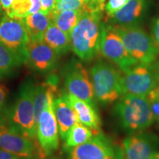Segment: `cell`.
<instances>
[{"instance_id": "obj_1", "label": "cell", "mask_w": 159, "mask_h": 159, "mask_svg": "<svg viewBox=\"0 0 159 159\" xmlns=\"http://www.w3.org/2000/svg\"><path fill=\"white\" fill-rule=\"evenodd\" d=\"M102 11L85 10L71 33V50L81 61H92L99 52Z\"/></svg>"}, {"instance_id": "obj_2", "label": "cell", "mask_w": 159, "mask_h": 159, "mask_svg": "<svg viewBox=\"0 0 159 159\" xmlns=\"http://www.w3.org/2000/svg\"><path fill=\"white\" fill-rule=\"evenodd\" d=\"M113 115L117 124L127 134L146 130L155 119L146 97L123 94L113 107Z\"/></svg>"}, {"instance_id": "obj_3", "label": "cell", "mask_w": 159, "mask_h": 159, "mask_svg": "<svg viewBox=\"0 0 159 159\" xmlns=\"http://www.w3.org/2000/svg\"><path fill=\"white\" fill-rule=\"evenodd\" d=\"M34 87L30 82L24 83L16 102L5 111L7 123L23 136L37 140V126L34 112Z\"/></svg>"}, {"instance_id": "obj_4", "label": "cell", "mask_w": 159, "mask_h": 159, "mask_svg": "<svg viewBox=\"0 0 159 159\" xmlns=\"http://www.w3.org/2000/svg\"><path fill=\"white\" fill-rule=\"evenodd\" d=\"M122 75L111 63L99 61L90 69V78L96 101L102 106L115 103L123 95Z\"/></svg>"}, {"instance_id": "obj_5", "label": "cell", "mask_w": 159, "mask_h": 159, "mask_svg": "<svg viewBox=\"0 0 159 159\" xmlns=\"http://www.w3.org/2000/svg\"><path fill=\"white\" fill-rule=\"evenodd\" d=\"M114 27L122 38L129 55L137 63L152 64L156 62L159 56V47L144 30L139 26Z\"/></svg>"}, {"instance_id": "obj_6", "label": "cell", "mask_w": 159, "mask_h": 159, "mask_svg": "<svg viewBox=\"0 0 159 159\" xmlns=\"http://www.w3.org/2000/svg\"><path fill=\"white\" fill-rule=\"evenodd\" d=\"M0 149L28 159H46L37 141L23 136L8 125L5 114L0 117Z\"/></svg>"}, {"instance_id": "obj_7", "label": "cell", "mask_w": 159, "mask_h": 159, "mask_svg": "<svg viewBox=\"0 0 159 159\" xmlns=\"http://www.w3.org/2000/svg\"><path fill=\"white\" fill-rule=\"evenodd\" d=\"M60 94L58 89H52L47 96L37 124V140L47 157L59 148L60 134L53 109V100Z\"/></svg>"}, {"instance_id": "obj_8", "label": "cell", "mask_w": 159, "mask_h": 159, "mask_svg": "<svg viewBox=\"0 0 159 159\" xmlns=\"http://www.w3.org/2000/svg\"><path fill=\"white\" fill-rule=\"evenodd\" d=\"M99 52L123 73L138 64L129 55L122 38L111 24L102 23Z\"/></svg>"}, {"instance_id": "obj_9", "label": "cell", "mask_w": 159, "mask_h": 159, "mask_svg": "<svg viewBox=\"0 0 159 159\" xmlns=\"http://www.w3.org/2000/svg\"><path fill=\"white\" fill-rule=\"evenodd\" d=\"M30 38L22 19L7 15L0 19V43H2L20 63H25Z\"/></svg>"}, {"instance_id": "obj_10", "label": "cell", "mask_w": 159, "mask_h": 159, "mask_svg": "<svg viewBox=\"0 0 159 159\" xmlns=\"http://www.w3.org/2000/svg\"><path fill=\"white\" fill-rule=\"evenodd\" d=\"M66 152L68 159H125L122 148L101 132Z\"/></svg>"}, {"instance_id": "obj_11", "label": "cell", "mask_w": 159, "mask_h": 159, "mask_svg": "<svg viewBox=\"0 0 159 159\" xmlns=\"http://www.w3.org/2000/svg\"><path fill=\"white\" fill-rule=\"evenodd\" d=\"M61 74L67 92L97 108L90 76L82 63L75 59L71 60L63 67Z\"/></svg>"}, {"instance_id": "obj_12", "label": "cell", "mask_w": 159, "mask_h": 159, "mask_svg": "<svg viewBox=\"0 0 159 159\" xmlns=\"http://www.w3.org/2000/svg\"><path fill=\"white\" fill-rule=\"evenodd\" d=\"M153 63H138L124 72L122 77L123 94H131L146 97L158 86V79Z\"/></svg>"}, {"instance_id": "obj_13", "label": "cell", "mask_w": 159, "mask_h": 159, "mask_svg": "<svg viewBox=\"0 0 159 159\" xmlns=\"http://www.w3.org/2000/svg\"><path fill=\"white\" fill-rule=\"evenodd\" d=\"M125 159H151L159 149V138L152 133L142 131L130 134L123 140Z\"/></svg>"}, {"instance_id": "obj_14", "label": "cell", "mask_w": 159, "mask_h": 159, "mask_svg": "<svg viewBox=\"0 0 159 159\" xmlns=\"http://www.w3.org/2000/svg\"><path fill=\"white\" fill-rule=\"evenodd\" d=\"M27 49L26 63L34 71L41 74H47L56 67L58 55L43 40H30Z\"/></svg>"}, {"instance_id": "obj_15", "label": "cell", "mask_w": 159, "mask_h": 159, "mask_svg": "<svg viewBox=\"0 0 159 159\" xmlns=\"http://www.w3.org/2000/svg\"><path fill=\"white\" fill-rule=\"evenodd\" d=\"M148 9L147 0H130L122 9L111 17V25L120 27L139 26Z\"/></svg>"}, {"instance_id": "obj_16", "label": "cell", "mask_w": 159, "mask_h": 159, "mask_svg": "<svg viewBox=\"0 0 159 159\" xmlns=\"http://www.w3.org/2000/svg\"><path fill=\"white\" fill-rule=\"evenodd\" d=\"M62 92L69 104L75 110L79 122L86 125L93 130L99 132L101 119L97 111V108H95L90 103L67 92L64 89H63Z\"/></svg>"}, {"instance_id": "obj_17", "label": "cell", "mask_w": 159, "mask_h": 159, "mask_svg": "<svg viewBox=\"0 0 159 159\" xmlns=\"http://www.w3.org/2000/svg\"><path fill=\"white\" fill-rule=\"evenodd\" d=\"M53 109L58 126L60 137L64 141L69 131L79 120L75 110L62 91L54 98Z\"/></svg>"}, {"instance_id": "obj_18", "label": "cell", "mask_w": 159, "mask_h": 159, "mask_svg": "<svg viewBox=\"0 0 159 159\" xmlns=\"http://www.w3.org/2000/svg\"><path fill=\"white\" fill-rule=\"evenodd\" d=\"M28 33L30 40L40 41L43 40L46 30L52 22H53V14H46L41 11L30 14L22 19Z\"/></svg>"}, {"instance_id": "obj_19", "label": "cell", "mask_w": 159, "mask_h": 159, "mask_svg": "<svg viewBox=\"0 0 159 159\" xmlns=\"http://www.w3.org/2000/svg\"><path fill=\"white\" fill-rule=\"evenodd\" d=\"M43 41L51 47L57 55H63L71 49L70 35L59 29L52 22L46 30Z\"/></svg>"}, {"instance_id": "obj_20", "label": "cell", "mask_w": 159, "mask_h": 159, "mask_svg": "<svg viewBox=\"0 0 159 159\" xmlns=\"http://www.w3.org/2000/svg\"><path fill=\"white\" fill-rule=\"evenodd\" d=\"M98 133L81 122H77L70 129L65 140L63 141V149L66 151L80 144H82L90 140L95 134Z\"/></svg>"}, {"instance_id": "obj_21", "label": "cell", "mask_w": 159, "mask_h": 159, "mask_svg": "<svg viewBox=\"0 0 159 159\" xmlns=\"http://www.w3.org/2000/svg\"><path fill=\"white\" fill-rule=\"evenodd\" d=\"M40 0H15L11 7L5 11L10 17L23 19L27 16L41 11Z\"/></svg>"}, {"instance_id": "obj_22", "label": "cell", "mask_w": 159, "mask_h": 159, "mask_svg": "<svg viewBox=\"0 0 159 159\" xmlns=\"http://www.w3.org/2000/svg\"><path fill=\"white\" fill-rule=\"evenodd\" d=\"M85 10L80 11H66L61 13L53 14V23L65 32L66 33L70 35L74 27L78 22L80 18Z\"/></svg>"}, {"instance_id": "obj_23", "label": "cell", "mask_w": 159, "mask_h": 159, "mask_svg": "<svg viewBox=\"0 0 159 159\" xmlns=\"http://www.w3.org/2000/svg\"><path fill=\"white\" fill-rule=\"evenodd\" d=\"M21 64L14 55L0 43V78L8 76Z\"/></svg>"}, {"instance_id": "obj_24", "label": "cell", "mask_w": 159, "mask_h": 159, "mask_svg": "<svg viewBox=\"0 0 159 159\" xmlns=\"http://www.w3.org/2000/svg\"><path fill=\"white\" fill-rule=\"evenodd\" d=\"M88 5L86 0H61L56 3L53 11L54 14L66 11H80L86 10Z\"/></svg>"}, {"instance_id": "obj_25", "label": "cell", "mask_w": 159, "mask_h": 159, "mask_svg": "<svg viewBox=\"0 0 159 159\" xmlns=\"http://www.w3.org/2000/svg\"><path fill=\"white\" fill-rule=\"evenodd\" d=\"M155 121L159 122V85L146 96Z\"/></svg>"}, {"instance_id": "obj_26", "label": "cell", "mask_w": 159, "mask_h": 159, "mask_svg": "<svg viewBox=\"0 0 159 159\" xmlns=\"http://www.w3.org/2000/svg\"><path fill=\"white\" fill-rule=\"evenodd\" d=\"M130 0H108L105 4L104 10L109 18L112 17L116 12L122 8Z\"/></svg>"}, {"instance_id": "obj_27", "label": "cell", "mask_w": 159, "mask_h": 159, "mask_svg": "<svg viewBox=\"0 0 159 159\" xmlns=\"http://www.w3.org/2000/svg\"><path fill=\"white\" fill-rule=\"evenodd\" d=\"M41 5V11L46 14L53 13L56 6V0H40Z\"/></svg>"}, {"instance_id": "obj_28", "label": "cell", "mask_w": 159, "mask_h": 159, "mask_svg": "<svg viewBox=\"0 0 159 159\" xmlns=\"http://www.w3.org/2000/svg\"><path fill=\"white\" fill-rule=\"evenodd\" d=\"M151 36L153 39L156 44L159 47V17L152 23L151 27Z\"/></svg>"}, {"instance_id": "obj_29", "label": "cell", "mask_w": 159, "mask_h": 159, "mask_svg": "<svg viewBox=\"0 0 159 159\" xmlns=\"http://www.w3.org/2000/svg\"><path fill=\"white\" fill-rule=\"evenodd\" d=\"M7 97V90L4 85L0 84V117L5 114L4 108L5 104V99Z\"/></svg>"}, {"instance_id": "obj_30", "label": "cell", "mask_w": 159, "mask_h": 159, "mask_svg": "<svg viewBox=\"0 0 159 159\" xmlns=\"http://www.w3.org/2000/svg\"><path fill=\"white\" fill-rule=\"evenodd\" d=\"M89 10H96V11H103L104 6L99 3V0H86Z\"/></svg>"}, {"instance_id": "obj_31", "label": "cell", "mask_w": 159, "mask_h": 159, "mask_svg": "<svg viewBox=\"0 0 159 159\" xmlns=\"http://www.w3.org/2000/svg\"><path fill=\"white\" fill-rule=\"evenodd\" d=\"M0 159H28L22 158V157H20L16 155L11 153V152H7L2 150V149H0Z\"/></svg>"}, {"instance_id": "obj_32", "label": "cell", "mask_w": 159, "mask_h": 159, "mask_svg": "<svg viewBox=\"0 0 159 159\" xmlns=\"http://www.w3.org/2000/svg\"><path fill=\"white\" fill-rule=\"evenodd\" d=\"M15 0H0V4L5 11H7L11 7L12 4Z\"/></svg>"}, {"instance_id": "obj_33", "label": "cell", "mask_w": 159, "mask_h": 159, "mask_svg": "<svg viewBox=\"0 0 159 159\" xmlns=\"http://www.w3.org/2000/svg\"><path fill=\"white\" fill-rule=\"evenodd\" d=\"M153 64H154L155 69H156L157 76H158V83H159V59L158 60V61H156V62L153 63Z\"/></svg>"}, {"instance_id": "obj_34", "label": "cell", "mask_w": 159, "mask_h": 159, "mask_svg": "<svg viewBox=\"0 0 159 159\" xmlns=\"http://www.w3.org/2000/svg\"><path fill=\"white\" fill-rule=\"evenodd\" d=\"M151 159H159V151L156 152V153L153 155V156L152 157V158Z\"/></svg>"}, {"instance_id": "obj_35", "label": "cell", "mask_w": 159, "mask_h": 159, "mask_svg": "<svg viewBox=\"0 0 159 159\" xmlns=\"http://www.w3.org/2000/svg\"><path fill=\"white\" fill-rule=\"evenodd\" d=\"M4 11V10H3V8H2V7L1 4H0V17H1L2 14V11Z\"/></svg>"}, {"instance_id": "obj_36", "label": "cell", "mask_w": 159, "mask_h": 159, "mask_svg": "<svg viewBox=\"0 0 159 159\" xmlns=\"http://www.w3.org/2000/svg\"><path fill=\"white\" fill-rule=\"evenodd\" d=\"M105 0H99V3H100L101 5H103V6H105Z\"/></svg>"}, {"instance_id": "obj_37", "label": "cell", "mask_w": 159, "mask_h": 159, "mask_svg": "<svg viewBox=\"0 0 159 159\" xmlns=\"http://www.w3.org/2000/svg\"><path fill=\"white\" fill-rule=\"evenodd\" d=\"M49 159H62V158H58V157H52V158H49Z\"/></svg>"}, {"instance_id": "obj_38", "label": "cell", "mask_w": 159, "mask_h": 159, "mask_svg": "<svg viewBox=\"0 0 159 159\" xmlns=\"http://www.w3.org/2000/svg\"><path fill=\"white\" fill-rule=\"evenodd\" d=\"M56 1H57V2H60V1H61V0H56Z\"/></svg>"}, {"instance_id": "obj_39", "label": "cell", "mask_w": 159, "mask_h": 159, "mask_svg": "<svg viewBox=\"0 0 159 159\" xmlns=\"http://www.w3.org/2000/svg\"><path fill=\"white\" fill-rule=\"evenodd\" d=\"M158 122V124H159V122Z\"/></svg>"}]
</instances>
